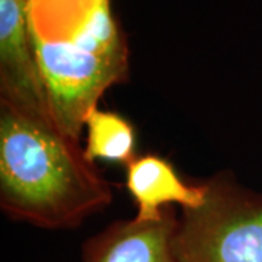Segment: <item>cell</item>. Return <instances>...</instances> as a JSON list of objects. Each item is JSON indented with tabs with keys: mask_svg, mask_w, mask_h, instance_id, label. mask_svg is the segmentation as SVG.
<instances>
[{
	"mask_svg": "<svg viewBox=\"0 0 262 262\" xmlns=\"http://www.w3.org/2000/svg\"><path fill=\"white\" fill-rule=\"evenodd\" d=\"M27 20L54 125L80 143L88 114L130 77L128 42L111 0H28Z\"/></svg>",
	"mask_w": 262,
	"mask_h": 262,
	"instance_id": "obj_1",
	"label": "cell"
},
{
	"mask_svg": "<svg viewBox=\"0 0 262 262\" xmlns=\"http://www.w3.org/2000/svg\"><path fill=\"white\" fill-rule=\"evenodd\" d=\"M125 189L136 204V220L159 222L173 204L196 208L204 203V181L191 184L184 181L173 163L156 153L139 155L125 166Z\"/></svg>",
	"mask_w": 262,
	"mask_h": 262,
	"instance_id": "obj_6",
	"label": "cell"
},
{
	"mask_svg": "<svg viewBox=\"0 0 262 262\" xmlns=\"http://www.w3.org/2000/svg\"><path fill=\"white\" fill-rule=\"evenodd\" d=\"M113 201V185L80 143L0 103V208L8 219L76 229Z\"/></svg>",
	"mask_w": 262,
	"mask_h": 262,
	"instance_id": "obj_2",
	"label": "cell"
},
{
	"mask_svg": "<svg viewBox=\"0 0 262 262\" xmlns=\"http://www.w3.org/2000/svg\"><path fill=\"white\" fill-rule=\"evenodd\" d=\"M206 198L182 210L172 236L177 262H262V192L230 170L204 179Z\"/></svg>",
	"mask_w": 262,
	"mask_h": 262,
	"instance_id": "obj_3",
	"label": "cell"
},
{
	"mask_svg": "<svg viewBox=\"0 0 262 262\" xmlns=\"http://www.w3.org/2000/svg\"><path fill=\"white\" fill-rule=\"evenodd\" d=\"M84 156L89 162L128 166L137 155V136L130 120L115 111L94 108L84 120Z\"/></svg>",
	"mask_w": 262,
	"mask_h": 262,
	"instance_id": "obj_7",
	"label": "cell"
},
{
	"mask_svg": "<svg viewBox=\"0 0 262 262\" xmlns=\"http://www.w3.org/2000/svg\"><path fill=\"white\" fill-rule=\"evenodd\" d=\"M0 103L56 128L29 37L27 3L0 0Z\"/></svg>",
	"mask_w": 262,
	"mask_h": 262,
	"instance_id": "obj_4",
	"label": "cell"
},
{
	"mask_svg": "<svg viewBox=\"0 0 262 262\" xmlns=\"http://www.w3.org/2000/svg\"><path fill=\"white\" fill-rule=\"evenodd\" d=\"M177 222L175 207L153 223L117 220L82 245V262H177L172 249Z\"/></svg>",
	"mask_w": 262,
	"mask_h": 262,
	"instance_id": "obj_5",
	"label": "cell"
},
{
	"mask_svg": "<svg viewBox=\"0 0 262 262\" xmlns=\"http://www.w3.org/2000/svg\"><path fill=\"white\" fill-rule=\"evenodd\" d=\"M16 2H20V3H28V0H16Z\"/></svg>",
	"mask_w": 262,
	"mask_h": 262,
	"instance_id": "obj_8",
	"label": "cell"
}]
</instances>
